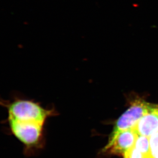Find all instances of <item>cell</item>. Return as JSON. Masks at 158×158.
Returning <instances> with one entry per match:
<instances>
[{
    "label": "cell",
    "instance_id": "cell-1",
    "mask_svg": "<svg viewBox=\"0 0 158 158\" xmlns=\"http://www.w3.org/2000/svg\"><path fill=\"white\" fill-rule=\"evenodd\" d=\"M0 106L7 112L6 124L11 134L23 146L26 157L34 156L44 144L45 121L54 114L33 100L15 97L10 100L0 99Z\"/></svg>",
    "mask_w": 158,
    "mask_h": 158
},
{
    "label": "cell",
    "instance_id": "cell-8",
    "mask_svg": "<svg viewBox=\"0 0 158 158\" xmlns=\"http://www.w3.org/2000/svg\"><path fill=\"white\" fill-rule=\"evenodd\" d=\"M154 110L158 115V107H154Z\"/></svg>",
    "mask_w": 158,
    "mask_h": 158
},
{
    "label": "cell",
    "instance_id": "cell-6",
    "mask_svg": "<svg viewBox=\"0 0 158 158\" xmlns=\"http://www.w3.org/2000/svg\"><path fill=\"white\" fill-rule=\"evenodd\" d=\"M149 138L151 158H158V132Z\"/></svg>",
    "mask_w": 158,
    "mask_h": 158
},
{
    "label": "cell",
    "instance_id": "cell-4",
    "mask_svg": "<svg viewBox=\"0 0 158 158\" xmlns=\"http://www.w3.org/2000/svg\"><path fill=\"white\" fill-rule=\"evenodd\" d=\"M153 107L133 127L138 135L150 137L158 132V115Z\"/></svg>",
    "mask_w": 158,
    "mask_h": 158
},
{
    "label": "cell",
    "instance_id": "cell-2",
    "mask_svg": "<svg viewBox=\"0 0 158 158\" xmlns=\"http://www.w3.org/2000/svg\"><path fill=\"white\" fill-rule=\"evenodd\" d=\"M153 108L146 102L136 100L125 113L121 115L115 124L109 140L113 139L119 133L133 128L142 117Z\"/></svg>",
    "mask_w": 158,
    "mask_h": 158
},
{
    "label": "cell",
    "instance_id": "cell-3",
    "mask_svg": "<svg viewBox=\"0 0 158 158\" xmlns=\"http://www.w3.org/2000/svg\"><path fill=\"white\" fill-rule=\"evenodd\" d=\"M138 134L133 128L119 133L113 139L109 140L104 151L115 155H122L134 146Z\"/></svg>",
    "mask_w": 158,
    "mask_h": 158
},
{
    "label": "cell",
    "instance_id": "cell-7",
    "mask_svg": "<svg viewBox=\"0 0 158 158\" xmlns=\"http://www.w3.org/2000/svg\"><path fill=\"white\" fill-rule=\"evenodd\" d=\"M123 156L124 158H145L143 154L138 151L134 146L126 151Z\"/></svg>",
    "mask_w": 158,
    "mask_h": 158
},
{
    "label": "cell",
    "instance_id": "cell-5",
    "mask_svg": "<svg viewBox=\"0 0 158 158\" xmlns=\"http://www.w3.org/2000/svg\"><path fill=\"white\" fill-rule=\"evenodd\" d=\"M134 146L143 154L145 158H151V148L149 137L138 135L136 139Z\"/></svg>",
    "mask_w": 158,
    "mask_h": 158
}]
</instances>
